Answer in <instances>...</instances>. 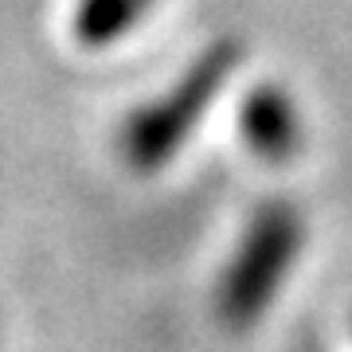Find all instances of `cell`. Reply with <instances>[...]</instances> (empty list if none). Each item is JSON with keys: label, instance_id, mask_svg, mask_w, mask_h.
Here are the masks:
<instances>
[{"label": "cell", "instance_id": "277c9868", "mask_svg": "<svg viewBox=\"0 0 352 352\" xmlns=\"http://www.w3.org/2000/svg\"><path fill=\"white\" fill-rule=\"evenodd\" d=\"M153 0H78L75 8V36L87 47H106L122 39L141 16L149 12Z\"/></svg>", "mask_w": 352, "mask_h": 352}, {"label": "cell", "instance_id": "7a4b0ae2", "mask_svg": "<svg viewBox=\"0 0 352 352\" xmlns=\"http://www.w3.org/2000/svg\"><path fill=\"white\" fill-rule=\"evenodd\" d=\"M302 239L305 227L294 204L270 200L251 215L247 235L219 282V317L231 329H251L270 309L302 251Z\"/></svg>", "mask_w": 352, "mask_h": 352}, {"label": "cell", "instance_id": "6da1fadb", "mask_svg": "<svg viewBox=\"0 0 352 352\" xmlns=\"http://www.w3.org/2000/svg\"><path fill=\"white\" fill-rule=\"evenodd\" d=\"M239 63V43L235 39H219L204 51L200 59L184 71V78L168 87L161 98L129 113L126 129H122V153L138 173H157L176 157V149L192 138V129L200 126L219 90Z\"/></svg>", "mask_w": 352, "mask_h": 352}, {"label": "cell", "instance_id": "3957f363", "mask_svg": "<svg viewBox=\"0 0 352 352\" xmlns=\"http://www.w3.org/2000/svg\"><path fill=\"white\" fill-rule=\"evenodd\" d=\"M239 129L247 149L270 164L302 149V110L282 87H254L239 110Z\"/></svg>", "mask_w": 352, "mask_h": 352}]
</instances>
